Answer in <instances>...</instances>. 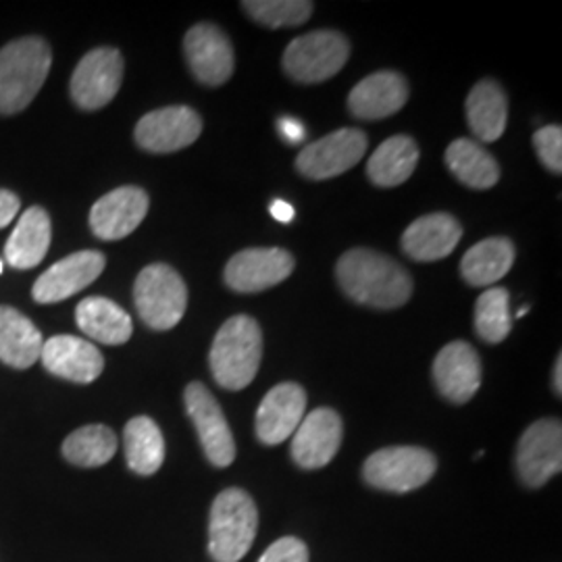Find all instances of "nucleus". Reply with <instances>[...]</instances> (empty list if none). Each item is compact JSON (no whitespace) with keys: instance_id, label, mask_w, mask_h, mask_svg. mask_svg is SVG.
Wrapping results in <instances>:
<instances>
[{"instance_id":"a19ab883","label":"nucleus","mask_w":562,"mask_h":562,"mask_svg":"<svg viewBox=\"0 0 562 562\" xmlns=\"http://www.w3.org/2000/svg\"><path fill=\"white\" fill-rule=\"evenodd\" d=\"M0 273H2V261H0Z\"/></svg>"},{"instance_id":"20e7f679","label":"nucleus","mask_w":562,"mask_h":562,"mask_svg":"<svg viewBox=\"0 0 562 562\" xmlns=\"http://www.w3.org/2000/svg\"><path fill=\"white\" fill-rule=\"evenodd\" d=\"M257 504L238 487L223 490L211 506L209 552L213 561L238 562L248 554L257 538Z\"/></svg>"},{"instance_id":"473e14b6","label":"nucleus","mask_w":562,"mask_h":562,"mask_svg":"<svg viewBox=\"0 0 562 562\" xmlns=\"http://www.w3.org/2000/svg\"><path fill=\"white\" fill-rule=\"evenodd\" d=\"M241 7L265 27H296L311 20L315 9L308 0H246Z\"/></svg>"},{"instance_id":"7c9ffc66","label":"nucleus","mask_w":562,"mask_h":562,"mask_svg":"<svg viewBox=\"0 0 562 562\" xmlns=\"http://www.w3.org/2000/svg\"><path fill=\"white\" fill-rule=\"evenodd\" d=\"M117 452V436L106 425H86L63 442V457L76 467H102Z\"/></svg>"},{"instance_id":"a211bd4d","label":"nucleus","mask_w":562,"mask_h":562,"mask_svg":"<svg viewBox=\"0 0 562 562\" xmlns=\"http://www.w3.org/2000/svg\"><path fill=\"white\" fill-rule=\"evenodd\" d=\"M306 411V392L299 383L285 382L269 390L257 411V438L278 446L294 436Z\"/></svg>"},{"instance_id":"2eb2a0df","label":"nucleus","mask_w":562,"mask_h":562,"mask_svg":"<svg viewBox=\"0 0 562 562\" xmlns=\"http://www.w3.org/2000/svg\"><path fill=\"white\" fill-rule=\"evenodd\" d=\"M106 259L99 250H81L69 255L42 273L32 288V296L41 304L67 301L69 296L88 288L92 281L99 280Z\"/></svg>"},{"instance_id":"4be33fe9","label":"nucleus","mask_w":562,"mask_h":562,"mask_svg":"<svg viewBox=\"0 0 562 562\" xmlns=\"http://www.w3.org/2000/svg\"><path fill=\"white\" fill-rule=\"evenodd\" d=\"M408 101V83L396 71H378L359 81L350 97V113L362 121L385 120Z\"/></svg>"},{"instance_id":"9d476101","label":"nucleus","mask_w":562,"mask_h":562,"mask_svg":"<svg viewBox=\"0 0 562 562\" xmlns=\"http://www.w3.org/2000/svg\"><path fill=\"white\" fill-rule=\"evenodd\" d=\"M183 401L188 417L194 423L201 438L206 459L215 467H229L236 459V442L220 402L201 382H192L186 387Z\"/></svg>"},{"instance_id":"c9c22d12","label":"nucleus","mask_w":562,"mask_h":562,"mask_svg":"<svg viewBox=\"0 0 562 562\" xmlns=\"http://www.w3.org/2000/svg\"><path fill=\"white\" fill-rule=\"evenodd\" d=\"M21 202L13 192L9 190H0V229L11 225V222L18 217L20 213Z\"/></svg>"},{"instance_id":"f03ea898","label":"nucleus","mask_w":562,"mask_h":562,"mask_svg":"<svg viewBox=\"0 0 562 562\" xmlns=\"http://www.w3.org/2000/svg\"><path fill=\"white\" fill-rule=\"evenodd\" d=\"M53 65L50 46L27 36L0 50V113L15 115L34 101Z\"/></svg>"},{"instance_id":"c85d7f7f","label":"nucleus","mask_w":562,"mask_h":562,"mask_svg":"<svg viewBox=\"0 0 562 562\" xmlns=\"http://www.w3.org/2000/svg\"><path fill=\"white\" fill-rule=\"evenodd\" d=\"M446 165L457 180L473 190L494 188L501 180V167L480 142L459 138L446 150Z\"/></svg>"},{"instance_id":"e433bc0d","label":"nucleus","mask_w":562,"mask_h":562,"mask_svg":"<svg viewBox=\"0 0 562 562\" xmlns=\"http://www.w3.org/2000/svg\"><path fill=\"white\" fill-rule=\"evenodd\" d=\"M278 127H280L283 140L290 142V144H301L306 138V127L302 125V121L294 120V117H281Z\"/></svg>"},{"instance_id":"4c0bfd02","label":"nucleus","mask_w":562,"mask_h":562,"mask_svg":"<svg viewBox=\"0 0 562 562\" xmlns=\"http://www.w3.org/2000/svg\"><path fill=\"white\" fill-rule=\"evenodd\" d=\"M269 213L273 215V220L280 223H290L294 220V206L290 202L273 201L269 206Z\"/></svg>"},{"instance_id":"7ed1b4c3","label":"nucleus","mask_w":562,"mask_h":562,"mask_svg":"<svg viewBox=\"0 0 562 562\" xmlns=\"http://www.w3.org/2000/svg\"><path fill=\"white\" fill-rule=\"evenodd\" d=\"M261 359V327L248 315H236L223 323L209 355L215 382L232 392L252 383Z\"/></svg>"},{"instance_id":"393cba45","label":"nucleus","mask_w":562,"mask_h":562,"mask_svg":"<svg viewBox=\"0 0 562 562\" xmlns=\"http://www.w3.org/2000/svg\"><path fill=\"white\" fill-rule=\"evenodd\" d=\"M464 109L469 127L477 140L496 142L503 136L508 121V101L498 81L475 83L467 97Z\"/></svg>"},{"instance_id":"f3484780","label":"nucleus","mask_w":562,"mask_h":562,"mask_svg":"<svg viewBox=\"0 0 562 562\" xmlns=\"http://www.w3.org/2000/svg\"><path fill=\"white\" fill-rule=\"evenodd\" d=\"M434 382L446 401L464 404L482 385V359L477 350L457 340L446 344L434 361Z\"/></svg>"},{"instance_id":"2f4dec72","label":"nucleus","mask_w":562,"mask_h":562,"mask_svg":"<svg viewBox=\"0 0 562 562\" xmlns=\"http://www.w3.org/2000/svg\"><path fill=\"white\" fill-rule=\"evenodd\" d=\"M513 319L508 308V290L490 288L475 304V329L487 344H498L510 334Z\"/></svg>"},{"instance_id":"6e6552de","label":"nucleus","mask_w":562,"mask_h":562,"mask_svg":"<svg viewBox=\"0 0 562 562\" xmlns=\"http://www.w3.org/2000/svg\"><path fill=\"white\" fill-rule=\"evenodd\" d=\"M367 134L357 127H341L304 146L296 169L308 180H331L352 169L367 153Z\"/></svg>"},{"instance_id":"aec40b11","label":"nucleus","mask_w":562,"mask_h":562,"mask_svg":"<svg viewBox=\"0 0 562 562\" xmlns=\"http://www.w3.org/2000/svg\"><path fill=\"white\" fill-rule=\"evenodd\" d=\"M41 361L46 371L67 382L92 383L101 378L104 357L92 341L76 336H55L44 340Z\"/></svg>"},{"instance_id":"b1692460","label":"nucleus","mask_w":562,"mask_h":562,"mask_svg":"<svg viewBox=\"0 0 562 562\" xmlns=\"http://www.w3.org/2000/svg\"><path fill=\"white\" fill-rule=\"evenodd\" d=\"M41 329L18 308L0 306V361L13 369H27L41 361Z\"/></svg>"},{"instance_id":"5701e85b","label":"nucleus","mask_w":562,"mask_h":562,"mask_svg":"<svg viewBox=\"0 0 562 562\" xmlns=\"http://www.w3.org/2000/svg\"><path fill=\"white\" fill-rule=\"evenodd\" d=\"M53 227L50 217L42 206L27 209L15 225L4 246V259L15 269H34L41 265L50 248Z\"/></svg>"},{"instance_id":"423d86ee","label":"nucleus","mask_w":562,"mask_h":562,"mask_svg":"<svg viewBox=\"0 0 562 562\" xmlns=\"http://www.w3.org/2000/svg\"><path fill=\"white\" fill-rule=\"evenodd\" d=\"M350 57L346 36L334 30L308 32L290 42L283 53V71L301 83H319L338 76Z\"/></svg>"},{"instance_id":"f8f14e48","label":"nucleus","mask_w":562,"mask_h":562,"mask_svg":"<svg viewBox=\"0 0 562 562\" xmlns=\"http://www.w3.org/2000/svg\"><path fill=\"white\" fill-rule=\"evenodd\" d=\"M294 257L283 248H246L225 265V283L234 292L257 294L288 280Z\"/></svg>"},{"instance_id":"f704fd0d","label":"nucleus","mask_w":562,"mask_h":562,"mask_svg":"<svg viewBox=\"0 0 562 562\" xmlns=\"http://www.w3.org/2000/svg\"><path fill=\"white\" fill-rule=\"evenodd\" d=\"M259 562H308V548L299 538H281L265 550Z\"/></svg>"},{"instance_id":"bb28decb","label":"nucleus","mask_w":562,"mask_h":562,"mask_svg":"<svg viewBox=\"0 0 562 562\" xmlns=\"http://www.w3.org/2000/svg\"><path fill=\"white\" fill-rule=\"evenodd\" d=\"M419 162V146L411 136L382 142L367 162V176L380 188H396L413 176Z\"/></svg>"},{"instance_id":"39448f33","label":"nucleus","mask_w":562,"mask_h":562,"mask_svg":"<svg viewBox=\"0 0 562 562\" xmlns=\"http://www.w3.org/2000/svg\"><path fill=\"white\" fill-rule=\"evenodd\" d=\"M134 302L142 322L150 329L167 331L186 315L188 288L173 267L155 262L142 269L134 285Z\"/></svg>"},{"instance_id":"f257e3e1","label":"nucleus","mask_w":562,"mask_h":562,"mask_svg":"<svg viewBox=\"0 0 562 562\" xmlns=\"http://www.w3.org/2000/svg\"><path fill=\"white\" fill-rule=\"evenodd\" d=\"M336 278L348 299L371 308H398L413 294V280L401 262L369 248L341 255Z\"/></svg>"},{"instance_id":"c756f323","label":"nucleus","mask_w":562,"mask_h":562,"mask_svg":"<svg viewBox=\"0 0 562 562\" xmlns=\"http://www.w3.org/2000/svg\"><path fill=\"white\" fill-rule=\"evenodd\" d=\"M123 446L127 467L138 475H155L165 461V440L150 417H136L125 425Z\"/></svg>"},{"instance_id":"ddd939ff","label":"nucleus","mask_w":562,"mask_h":562,"mask_svg":"<svg viewBox=\"0 0 562 562\" xmlns=\"http://www.w3.org/2000/svg\"><path fill=\"white\" fill-rule=\"evenodd\" d=\"M202 134L201 115L190 106H165L144 115L136 125V142L148 153H176L192 146Z\"/></svg>"},{"instance_id":"6ab92c4d","label":"nucleus","mask_w":562,"mask_h":562,"mask_svg":"<svg viewBox=\"0 0 562 562\" xmlns=\"http://www.w3.org/2000/svg\"><path fill=\"white\" fill-rule=\"evenodd\" d=\"M341 443L340 415L331 408H317L304 415L292 440V459L302 469H322L334 461Z\"/></svg>"},{"instance_id":"1a4fd4ad","label":"nucleus","mask_w":562,"mask_h":562,"mask_svg":"<svg viewBox=\"0 0 562 562\" xmlns=\"http://www.w3.org/2000/svg\"><path fill=\"white\" fill-rule=\"evenodd\" d=\"M123 59L117 48H94L78 63L71 78V99L83 111L106 106L120 92Z\"/></svg>"},{"instance_id":"4468645a","label":"nucleus","mask_w":562,"mask_h":562,"mask_svg":"<svg viewBox=\"0 0 562 562\" xmlns=\"http://www.w3.org/2000/svg\"><path fill=\"white\" fill-rule=\"evenodd\" d=\"M183 53L194 78L204 86H222L234 74V46L213 23L194 25L183 38Z\"/></svg>"},{"instance_id":"a878e982","label":"nucleus","mask_w":562,"mask_h":562,"mask_svg":"<svg viewBox=\"0 0 562 562\" xmlns=\"http://www.w3.org/2000/svg\"><path fill=\"white\" fill-rule=\"evenodd\" d=\"M76 322L81 331L92 340L120 346L132 338V317L109 299L90 296L83 299L76 308Z\"/></svg>"},{"instance_id":"dca6fc26","label":"nucleus","mask_w":562,"mask_h":562,"mask_svg":"<svg viewBox=\"0 0 562 562\" xmlns=\"http://www.w3.org/2000/svg\"><path fill=\"white\" fill-rule=\"evenodd\" d=\"M148 194L136 186H123L109 194L90 211V227L97 238L104 241L127 238L138 229L148 213Z\"/></svg>"},{"instance_id":"0eeeda50","label":"nucleus","mask_w":562,"mask_h":562,"mask_svg":"<svg viewBox=\"0 0 562 562\" xmlns=\"http://www.w3.org/2000/svg\"><path fill=\"white\" fill-rule=\"evenodd\" d=\"M436 469L438 461L429 450L419 446H390L364 461L362 475L378 490L406 494L429 482Z\"/></svg>"},{"instance_id":"ea45409f","label":"nucleus","mask_w":562,"mask_h":562,"mask_svg":"<svg viewBox=\"0 0 562 562\" xmlns=\"http://www.w3.org/2000/svg\"><path fill=\"white\" fill-rule=\"evenodd\" d=\"M527 313H529V306H522V308H519V311H517V317L521 319V317H525Z\"/></svg>"},{"instance_id":"58836bf2","label":"nucleus","mask_w":562,"mask_h":562,"mask_svg":"<svg viewBox=\"0 0 562 562\" xmlns=\"http://www.w3.org/2000/svg\"><path fill=\"white\" fill-rule=\"evenodd\" d=\"M554 390H557V394L561 396L562 394V357L557 359V364H554Z\"/></svg>"},{"instance_id":"72a5a7b5","label":"nucleus","mask_w":562,"mask_h":562,"mask_svg":"<svg viewBox=\"0 0 562 562\" xmlns=\"http://www.w3.org/2000/svg\"><path fill=\"white\" fill-rule=\"evenodd\" d=\"M533 148L543 165L552 173L562 171V130L561 125H546L533 134Z\"/></svg>"},{"instance_id":"9b49d317","label":"nucleus","mask_w":562,"mask_h":562,"mask_svg":"<svg viewBox=\"0 0 562 562\" xmlns=\"http://www.w3.org/2000/svg\"><path fill=\"white\" fill-rule=\"evenodd\" d=\"M562 469V427L559 419L529 425L517 446V471L525 485L542 487Z\"/></svg>"},{"instance_id":"412c9836","label":"nucleus","mask_w":562,"mask_h":562,"mask_svg":"<svg viewBox=\"0 0 562 562\" xmlns=\"http://www.w3.org/2000/svg\"><path fill=\"white\" fill-rule=\"evenodd\" d=\"M462 238L461 223L448 213L423 215L402 234V250L413 261H442L454 252Z\"/></svg>"},{"instance_id":"cd10ccee","label":"nucleus","mask_w":562,"mask_h":562,"mask_svg":"<svg viewBox=\"0 0 562 562\" xmlns=\"http://www.w3.org/2000/svg\"><path fill=\"white\" fill-rule=\"evenodd\" d=\"M515 246L508 238H487L471 246L461 261V273L469 285H492L510 271Z\"/></svg>"}]
</instances>
